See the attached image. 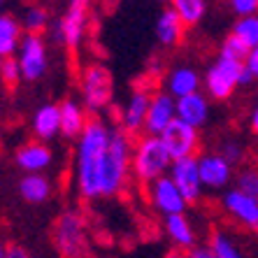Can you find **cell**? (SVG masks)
<instances>
[{"label":"cell","instance_id":"obj_23","mask_svg":"<svg viewBox=\"0 0 258 258\" xmlns=\"http://www.w3.org/2000/svg\"><path fill=\"white\" fill-rule=\"evenodd\" d=\"M19 193L28 205H42L51 198V181L44 174H26L19 181Z\"/></svg>","mask_w":258,"mask_h":258},{"label":"cell","instance_id":"obj_40","mask_svg":"<svg viewBox=\"0 0 258 258\" xmlns=\"http://www.w3.org/2000/svg\"><path fill=\"white\" fill-rule=\"evenodd\" d=\"M26 3H33V0H26Z\"/></svg>","mask_w":258,"mask_h":258},{"label":"cell","instance_id":"obj_21","mask_svg":"<svg viewBox=\"0 0 258 258\" xmlns=\"http://www.w3.org/2000/svg\"><path fill=\"white\" fill-rule=\"evenodd\" d=\"M24 40V28L21 21L12 17V14H0V56L10 58L19 51V44Z\"/></svg>","mask_w":258,"mask_h":258},{"label":"cell","instance_id":"obj_32","mask_svg":"<svg viewBox=\"0 0 258 258\" xmlns=\"http://www.w3.org/2000/svg\"><path fill=\"white\" fill-rule=\"evenodd\" d=\"M226 3H228V7L233 10V14L237 19L258 14V0H226Z\"/></svg>","mask_w":258,"mask_h":258},{"label":"cell","instance_id":"obj_19","mask_svg":"<svg viewBox=\"0 0 258 258\" xmlns=\"http://www.w3.org/2000/svg\"><path fill=\"white\" fill-rule=\"evenodd\" d=\"M177 119L200 131L210 121V98L205 96L203 91L186 98H179L177 100Z\"/></svg>","mask_w":258,"mask_h":258},{"label":"cell","instance_id":"obj_12","mask_svg":"<svg viewBox=\"0 0 258 258\" xmlns=\"http://www.w3.org/2000/svg\"><path fill=\"white\" fill-rule=\"evenodd\" d=\"M177 119V100L170 96L168 91H156L151 93V105L147 112V123H144V135H158Z\"/></svg>","mask_w":258,"mask_h":258},{"label":"cell","instance_id":"obj_38","mask_svg":"<svg viewBox=\"0 0 258 258\" xmlns=\"http://www.w3.org/2000/svg\"><path fill=\"white\" fill-rule=\"evenodd\" d=\"M156 3H170V0H156Z\"/></svg>","mask_w":258,"mask_h":258},{"label":"cell","instance_id":"obj_11","mask_svg":"<svg viewBox=\"0 0 258 258\" xmlns=\"http://www.w3.org/2000/svg\"><path fill=\"white\" fill-rule=\"evenodd\" d=\"M221 207L235 223L246 230H258V200L242 193L240 188H230L223 193Z\"/></svg>","mask_w":258,"mask_h":258},{"label":"cell","instance_id":"obj_5","mask_svg":"<svg viewBox=\"0 0 258 258\" xmlns=\"http://www.w3.org/2000/svg\"><path fill=\"white\" fill-rule=\"evenodd\" d=\"M91 3L93 0H70L66 7L63 17L54 24V40L68 47L70 51H77L86 37L91 17Z\"/></svg>","mask_w":258,"mask_h":258},{"label":"cell","instance_id":"obj_18","mask_svg":"<svg viewBox=\"0 0 258 258\" xmlns=\"http://www.w3.org/2000/svg\"><path fill=\"white\" fill-rule=\"evenodd\" d=\"M200 86H203V77H200V72L191 66L172 68V70L168 72V79H165V91H168L174 100L198 93Z\"/></svg>","mask_w":258,"mask_h":258},{"label":"cell","instance_id":"obj_4","mask_svg":"<svg viewBox=\"0 0 258 258\" xmlns=\"http://www.w3.org/2000/svg\"><path fill=\"white\" fill-rule=\"evenodd\" d=\"M56 251L63 258H82L89 246V233H86V219L77 210H66L56 219L51 230Z\"/></svg>","mask_w":258,"mask_h":258},{"label":"cell","instance_id":"obj_22","mask_svg":"<svg viewBox=\"0 0 258 258\" xmlns=\"http://www.w3.org/2000/svg\"><path fill=\"white\" fill-rule=\"evenodd\" d=\"M165 233H168L170 242L179 249H193L196 246V230H193L186 214L165 216Z\"/></svg>","mask_w":258,"mask_h":258},{"label":"cell","instance_id":"obj_35","mask_svg":"<svg viewBox=\"0 0 258 258\" xmlns=\"http://www.w3.org/2000/svg\"><path fill=\"white\" fill-rule=\"evenodd\" d=\"M5 258H30V253L26 251L24 246L12 244V246H7V256Z\"/></svg>","mask_w":258,"mask_h":258},{"label":"cell","instance_id":"obj_31","mask_svg":"<svg viewBox=\"0 0 258 258\" xmlns=\"http://www.w3.org/2000/svg\"><path fill=\"white\" fill-rule=\"evenodd\" d=\"M219 154H221L230 165H237V163L244 158V147H242L237 140H223V142L219 144Z\"/></svg>","mask_w":258,"mask_h":258},{"label":"cell","instance_id":"obj_20","mask_svg":"<svg viewBox=\"0 0 258 258\" xmlns=\"http://www.w3.org/2000/svg\"><path fill=\"white\" fill-rule=\"evenodd\" d=\"M184 21L177 17L174 10H163L156 19V40L163 47H177L184 40Z\"/></svg>","mask_w":258,"mask_h":258},{"label":"cell","instance_id":"obj_8","mask_svg":"<svg viewBox=\"0 0 258 258\" xmlns=\"http://www.w3.org/2000/svg\"><path fill=\"white\" fill-rule=\"evenodd\" d=\"M17 60L26 82H37L40 77H44L49 68V54L42 35H24L17 51Z\"/></svg>","mask_w":258,"mask_h":258},{"label":"cell","instance_id":"obj_10","mask_svg":"<svg viewBox=\"0 0 258 258\" xmlns=\"http://www.w3.org/2000/svg\"><path fill=\"white\" fill-rule=\"evenodd\" d=\"M170 177L177 184V188L181 191V196L186 198L188 205L200 203L203 198V179H200V170H198V158H181V161H172L170 168Z\"/></svg>","mask_w":258,"mask_h":258},{"label":"cell","instance_id":"obj_16","mask_svg":"<svg viewBox=\"0 0 258 258\" xmlns=\"http://www.w3.org/2000/svg\"><path fill=\"white\" fill-rule=\"evenodd\" d=\"M89 121V109L84 107V102H77L75 98H68L60 102V135L66 140L82 138Z\"/></svg>","mask_w":258,"mask_h":258},{"label":"cell","instance_id":"obj_17","mask_svg":"<svg viewBox=\"0 0 258 258\" xmlns=\"http://www.w3.org/2000/svg\"><path fill=\"white\" fill-rule=\"evenodd\" d=\"M30 131L37 138V142H49L60 135V105L44 102L35 109L30 119Z\"/></svg>","mask_w":258,"mask_h":258},{"label":"cell","instance_id":"obj_30","mask_svg":"<svg viewBox=\"0 0 258 258\" xmlns=\"http://www.w3.org/2000/svg\"><path fill=\"white\" fill-rule=\"evenodd\" d=\"M242 193L251 196V198L258 200V168H246L237 174V186Z\"/></svg>","mask_w":258,"mask_h":258},{"label":"cell","instance_id":"obj_15","mask_svg":"<svg viewBox=\"0 0 258 258\" xmlns=\"http://www.w3.org/2000/svg\"><path fill=\"white\" fill-rule=\"evenodd\" d=\"M14 161L26 174H42L54 161V151L47 147V142H26L14 154Z\"/></svg>","mask_w":258,"mask_h":258},{"label":"cell","instance_id":"obj_26","mask_svg":"<svg viewBox=\"0 0 258 258\" xmlns=\"http://www.w3.org/2000/svg\"><path fill=\"white\" fill-rule=\"evenodd\" d=\"M210 249L214 253V258H244V253L240 251V246L233 242L228 233L223 230H214L210 237Z\"/></svg>","mask_w":258,"mask_h":258},{"label":"cell","instance_id":"obj_24","mask_svg":"<svg viewBox=\"0 0 258 258\" xmlns=\"http://www.w3.org/2000/svg\"><path fill=\"white\" fill-rule=\"evenodd\" d=\"M170 10L184 21V26H198L207 14V0H170Z\"/></svg>","mask_w":258,"mask_h":258},{"label":"cell","instance_id":"obj_28","mask_svg":"<svg viewBox=\"0 0 258 258\" xmlns=\"http://www.w3.org/2000/svg\"><path fill=\"white\" fill-rule=\"evenodd\" d=\"M221 58H230V60H237V63H244L246 56H249V47L242 42L237 35H226L221 42V51H219Z\"/></svg>","mask_w":258,"mask_h":258},{"label":"cell","instance_id":"obj_37","mask_svg":"<svg viewBox=\"0 0 258 258\" xmlns=\"http://www.w3.org/2000/svg\"><path fill=\"white\" fill-rule=\"evenodd\" d=\"M5 256H7V246L0 242V258H5Z\"/></svg>","mask_w":258,"mask_h":258},{"label":"cell","instance_id":"obj_6","mask_svg":"<svg viewBox=\"0 0 258 258\" xmlns=\"http://www.w3.org/2000/svg\"><path fill=\"white\" fill-rule=\"evenodd\" d=\"M242 72H244V63H237V60L230 58H219L207 68L203 77L205 84V96L212 98V100H228L235 93L237 86H242Z\"/></svg>","mask_w":258,"mask_h":258},{"label":"cell","instance_id":"obj_34","mask_svg":"<svg viewBox=\"0 0 258 258\" xmlns=\"http://www.w3.org/2000/svg\"><path fill=\"white\" fill-rule=\"evenodd\" d=\"M186 258H214V253L210 246H193V249H188Z\"/></svg>","mask_w":258,"mask_h":258},{"label":"cell","instance_id":"obj_29","mask_svg":"<svg viewBox=\"0 0 258 258\" xmlns=\"http://www.w3.org/2000/svg\"><path fill=\"white\" fill-rule=\"evenodd\" d=\"M0 79L5 86H17L21 82V68H19V60L17 56H10V58H3V68H0Z\"/></svg>","mask_w":258,"mask_h":258},{"label":"cell","instance_id":"obj_36","mask_svg":"<svg viewBox=\"0 0 258 258\" xmlns=\"http://www.w3.org/2000/svg\"><path fill=\"white\" fill-rule=\"evenodd\" d=\"M249 128H251L253 135H258V105L251 109V116H249Z\"/></svg>","mask_w":258,"mask_h":258},{"label":"cell","instance_id":"obj_9","mask_svg":"<svg viewBox=\"0 0 258 258\" xmlns=\"http://www.w3.org/2000/svg\"><path fill=\"white\" fill-rule=\"evenodd\" d=\"M149 203L151 207L163 216H174V214H186V198L181 196V191L177 188V184L172 181L170 174L156 179L154 184H149Z\"/></svg>","mask_w":258,"mask_h":258},{"label":"cell","instance_id":"obj_3","mask_svg":"<svg viewBox=\"0 0 258 258\" xmlns=\"http://www.w3.org/2000/svg\"><path fill=\"white\" fill-rule=\"evenodd\" d=\"M79 89H82V102L89 109V114H98L102 109H107L114 100V75L102 63H89L82 70Z\"/></svg>","mask_w":258,"mask_h":258},{"label":"cell","instance_id":"obj_1","mask_svg":"<svg viewBox=\"0 0 258 258\" xmlns=\"http://www.w3.org/2000/svg\"><path fill=\"white\" fill-rule=\"evenodd\" d=\"M112 128L102 119H91L82 138L77 140L75 156V184L84 200H100V174L109 151Z\"/></svg>","mask_w":258,"mask_h":258},{"label":"cell","instance_id":"obj_39","mask_svg":"<svg viewBox=\"0 0 258 258\" xmlns=\"http://www.w3.org/2000/svg\"><path fill=\"white\" fill-rule=\"evenodd\" d=\"M0 68H3V56H0Z\"/></svg>","mask_w":258,"mask_h":258},{"label":"cell","instance_id":"obj_25","mask_svg":"<svg viewBox=\"0 0 258 258\" xmlns=\"http://www.w3.org/2000/svg\"><path fill=\"white\" fill-rule=\"evenodd\" d=\"M21 28L26 30V35H42L44 30L49 28V12L40 5H30L24 12Z\"/></svg>","mask_w":258,"mask_h":258},{"label":"cell","instance_id":"obj_13","mask_svg":"<svg viewBox=\"0 0 258 258\" xmlns=\"http://www.w3.org/2000/svg\"><path fill=\"white\" fill-rule=\"evenodd\" d=\"M151 105V93L149 89H135L128 96V100L123 102L121 107V128L128 133V135H138L140 131H144V123H147V112H149Z\"/></svg>","mask_w":258,"mask_h":258},{"label":"cell","instance_id":"obj_7","mask_svg":"<svg viewBox=\"0 0 258 258\" xmlns=\"http://www.w3.org/2000/svg\"><path fill=\"white\" fill-rule=\"evenodd\" d=\"M163 144L168 154L172 156V161H181V158H198L200 149V131L188 126L184 121L174 119L161 135Z\"/></svg>","mask_w":258,"mask_h":258},{"label":"cell","instance_id":"obj_14","mask_svg":"<svg viewBox=\"0 0 258 258\" xmlns=\"http://www.w3.org/2000/svg\"><path fill=\"white\" fill-rule=\"evenodd\" d=\"M198 170L203 186L210 191H223L233 179V165L216 151V154H203L198 156Z\"/></svg>","mask_w":258,"mask_h":258},{"label":"cell","instance_id":"obj_2","mask_svg":"<svg viewBox=\"0 0 258 258\" xmlns=\"http://www.w3.org/2000/svg\"><path fill=\"white\" fill-rule=\"evenodd\" d=\"M172 168V156L168 154L165 144L158 135H142L133 144L131 174L140 184L149 186L156 179L165 177Z\"/></svg>","mask_w":258,"mask_h":258},{"label":"cell","instance_id":"obj_33","mask_svg":"<svg viewBox=\"0 0 258 258\" xmlns=\"http://www.w3.org/2000/svg\"><path fill=\"white\" fill-rule=\"evenodd\" d=\"M244 70L251 75L253 79H258V47L249 49V56L244 60Z\"/></svg>","mask_w":258,"mask_h":258},{"label":"cell","instance_id":"obj_27","mask_svg":"<svg viewBox=\"0 0 258 258\" xmlns=\"http://www.w3.org/2000/svg\"><path fill=\"white\" fill-rule=\"evenodd\" d=\"M230 33L240 37V40H242V42H244L249 49L258 47V14H253V17H242V19H237Z\"/></svg>","mask_w":258,"mask_h":258}]
</instances>
